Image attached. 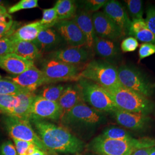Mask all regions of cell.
I'll return each instance as SVG.
<instances>
[{
  "instance_id": "cell-2",
  "label": "cell",
  "mask_w": 155,
  "mask_h": 155,
  "mask_svg": "<svg viewBox=\"0 0 155 155\" xmlns=\"http://www.w3.org/2000/svg\"><path fill=\"white\" fill-rule=\"evenodd\" d=\"M155 146V139H135L116 140L101 136L93 139L90 144V150L97 155H131L134 151Z\"/></svg>"
},
{
  "instance_id": "cell-7",
  "label": "cell",
  "mask_w": 155,
  "mask_h": 155,
  "mask_svg": "<svg viewBox=\"0 0 155 155\" xmlns=\"http://www.w3.org/2000/svg\"><path fill=\"white\" fill-rule=\"evenodd\" d=\"M40 70L45 77V84L78 81L81 72V69L77 66L48 58L42 61Z\"/></svg>"
},
{
  "instance_id": "cell-50",
  "label": "cell",
  "mask_w": 155,
  "mask_h": 155,
  "mask_svg": "<svg viewBox=\"0 0 155 155\" xmlns=\"http://www.w3.org/2000/svg\"><path fill=\"white\" fill-rule=\"evenodd\" d=\"M1 4H2V1H1V0H0V5H1Z\"/></svg>"
},
{
  "instance_id": "cell-31",
  "label": "cell",
  "mask_w": 155,
  "mask_h": 155,
  "mask_svg": "<svg viewBox=\"0 0 155 155\" xmlns=\"http://www.w3.org/2000/svg\"><path fill=\"white\" fill-rule=\"evenodd\" d=\"M106 0H84L76 1L77 7L81 10L88 12L98 11L100 8L105 5Z\"/></svg>"
},
{
  "instance_id": "cell-42",
  "label": "cell",
  "mask_w": 155,
  "mask_h": 155,
  "mask_svg": "<svg viewBox=\"0 0 155 155\" xmlns=\"http://www.w3.org/2000/svg\"><path fill=\"white\" fill-rule=\"evenodd\" d=\"M0 155H18L15 145L10 141H7L0 146Z\"/></svg>"
},
{
  "instance_id": "cell-13",
  "label": "cell",
  "mask_w": 155,
  "mask_h": 155,
  "mask_svg": "<svg viewBox=\"0 0 155 155\" xmlns=\"http://www.w3.org/2000/svg\"><path fill=\"white\" fill-rule=\"evenodd\" d=\"M54 27L65 43L71 47H86L84 36L72 20L59 21Z\"/></svg>"
},
{
  "instance_id": "cell-45",
  "label": "cell",
  "mask_w": 155,
  "mask_h": 155,
  "mask_svg": "<svg viewBox=\"0 0 155 155\" xmlns=\"http://www.w3.org/2000/svg\"><path fill=\"white\" fill-rule=\"evenodd\" d=\"M29 155H48V153L47 152L40 150V148H38L35 151H34L32 153Z\"/></svg>"
},
{
  "instance_id": "cell-29",
  "label": "cell",
  "mask_w": 155,
  "mask_h": 155,
  "mask_svg": "<svg viewBox=\"0 0 155 155\" xmlns=\"http://www.w3.org/2000/svg\"><path fill=\"white\" fill-rule=\"evenodd\" d=\"M132 20L142 19L143 16V2L141 0H127L124 1Z\"/></svg>"
},
{
  "instance_id": "cell-26",
  "label": "cell",
  "mask_w": 155,
  "mask_h": 155,
  "mask_svg": "<svg viewBox=\"0 0 155 155\" xmlns=\"http://www.w3.org/2000/svg\"><path fill=\"white\" fill-rule=\"evenodd\" d=\"M18 105L19 100L17 95H0V113L5 116H12Z\"/></svg>"
},
{
  "instance_id": "cell-16",
  "label": "cell",
  "mask_w": 155,
  "mask_h": 155,
  "mask_svg": "<svg viewBox=\"0 0 155 155\" xmlns=\"http://www.w3.org/2000/svg\"><path fill=\"white\" fill-rule=\"evenodd\" d=\"M41 54L61 50L62 45L66 43L55 28H47L41 31L37 38L32 41Z\"/></svg>"
},
{
  "instance_id": "cell-4",
  "label": "cell",
  "mask_w": 155,
  "mask_h": 155,
  "mask_svg": "<svg viewBox=\"0 0 155 155\" xmlns=\"http://www.w3.org/2000/svg\"><path fill=\"white\" fill-rule=\"evenodd\" d=\"M105 89L110 94L118 109L146 115L155 110L154 103L148 98L121 85Z\"/></svg>"
},
{
  "instance_id": "cell-8",
  "label": "cell",
  "mask_w": 155,
  "mask_h": 155,
  "mask_svg": "<svg viewBox=\"0 0 155 155\" xmlns=\"http://www.w3.org/2000/svg\"><path fill=\"white\" fill-rule=\"evenodd\" d=\"M118 78L120 84L127 89L149 98L153 94V87L150 81L138 69L122 65L118 69Z\"/></svg>"
},
{
  "instance_id": "cell-20",
  "label": "cell",
  "mask_w": 155,
  "mask_h": 155,
  "mask_svg": "<svg viewBox=\"0 0 155 155\" xmlns=\"http://www.w3.org/2000/svg\"><path fill=\"white\" fill-rule=\"evenodd\" d=\"M34 66V61H28L14 54L0 57V68L11 74L18 75Z\"/></svg>"
},
{
  "instance_id": "cell-49",
  "label": "cell",
  "mask_w": 155,
  "mask_h": 155,
  "mask_svg": "<svg viewBox=\"0 0 155 155\" xmlns=\"http://www.w3.org/2000/svg\"><path fill=\"white\" fill-rule=\"evenodd\" d=\"M152 87L154 88V87H155V84H152Z\"/></svg>"
},
{
  "instance_id": "cell-32",
  "label": "cell",
  "mask_w": 155,
  "mask_h": 155,
  "mask_svg": "<svg viewBox=\"0 0 155 155\" xmlns=\"http://www.w3.org/2000/svg\"><path fill=\"white\" fill-rule=\"evenodd\" d=\"M40 21L47 28L54 27L59 21L55 7L44 9L43 11V16Z\"/></svg>"
},
{
  "instance_id": "cell-34",
  "label": "cell",
  "mask_w": 155,
  "mask_h": 155,
  "mask_svg": "<svg viewBox=\"0 0 155 155\" xmlns=\"http://www.w3.org/2000/svg\"><path fill=\"white\" fill-rule=\"evenodd\" d=\"M132 37L143 43H151L155 45V36L148 28L137 33H134L132 35Z\"/></svg>"
},
{
  "instance_id": "cell-23",
  "label": "cell",
  "mask_w": 155,
  "mask_h": 155,
  "mask_svg": "<svg viewBox=\"0 0 155 155\" xmlns=\"http://www.w3.org/2000/svg\"><path fill=\"white\" fill-rule=\"evenodd\" d=\"M12 42V54L32 61L38 59L41 56L38 48L32 42L23 41Z\"/></svg>"
},
{
  "instance_id": "cell-33",
  "label": "cell",
  "mask_w": 155,
  "mask_h": 155,
  "mask_svg": "<svg viewBox=\"0 0 155 155\" xmlns=\"http://www.w3.org/2000/svg\"><path fill=\"white\" fill-rule=\"evenodd\" d=\"M38 7V0H21L14 5L11 6L8 9V13L10 15L21 10L33 9Z\"/></svg>"
},
{
  "instance_id": "cell-22",
  "label": "cell",
  "mask_w": 155,
  "mask_h": 155,
  "mask_svg": "<svg viewBox=\"0 0 155 155\" xmlns=\"http://www.w3.org/2000/svg\"><path fill=\"white\" fill-rule=\"evenodd\" d=\"M93 50L95 53L106 60H111L118 56L120 53L117 45L112 40L102 39L96 36Z\"/></svg>"
},
{
  "instance_id": "cell-28",
  "label": "cell",
  "mask_w": 155,
  "mask_h": 155,
  "mask_svg": "<svg viewBox=\"0 0 155 155\" xmlns=\"http://www.w3.org/2000/svg\"><path fill=\"white\" fill-rule=\"evenodd\" d=\"M100 136L105 139L116 140H131L134 139L130 133L124 129L115 127L106 128Z\"/></svg>"
},
{
  "instance_id": "cell-30",
  "label": "cell",
  "mask_w": 155,
  "mask_h": 155,
  "mask_svg": "<svg viewBox=\"0 0 155 155\" xmlns=\"http://www.w3.org/2000/svg\"><path fill=\"white\" fill-rule=\"evenodd\" d=\"M24 91L18 85L9 79L6 78L0 79V95H16Z\"/></svg>"
},
{
  "instance_id": "cell-38",
  "label": "cell",
  "mask_w": 155,
  "mask_h": 155,
  "mask_svg": "<svg viewBox=\"0 0 155 155\" xmlns=\"http://www.w3.org/2000/svg\"><path fill=\"white\" fill-rule=\"evenodd\" d=\"M148 28L155 36V7L150 6L147 11V17L145 20Z\"/></svg>"
},
{
  "instance_id": "cell-40",
  "label": "cell",
  "mask_w": 155,
  "mask_h": 155,
  "mask_svg": "<svg viewBox=\"0 0 155 155\" xmlns=\"http://www.w3.org/2000/svg\"><path fill=\"white\" fill-rule=\"evenodd\" d=\"M17 22L13 21V20L9 22L0 23V35H13L17 29Z\"/></svg>"
},
{
  "instance_id": "cell-39",
  "label": "cell",
  "mask_w": 155,
  "mask_h": 155,
  "mask_svg": "<svg viewBox=\"0 0 155 155\" xmlns=\"http://www.w3.org/2000/svg\"><path fill=\"white\" fill-rule=\"evenodd\" d=\"M18 155H25L30 145L33 143L17 139H13Z\"/></svg>"
},
{
  "instance_id": "cell-24",
  "label": "cell",
  "mask_w": 155,
  "mask_h": 155,
  "mask_svg": "<svg viewBox=\"0 0 155 155\" xmlns=\"http://www.w3.org/2000/svg\"><path fill=\"white\" fill-rule=\"evenodd\" d=\"M16 95L19 100V105L15 109L11 117L29 121L30 109L35 97V93L24 91Z\"/></svg>"
},
{
  "instance_id": "cell-12",
  "label": "cell",
  "mask_w": 155,
  "mask_h": 155,
  "mask_svg": "<svg viewBox=\"0 0 155 155\" xmlns=\"http://www.w3.org/2000/svg\"><path fill=\"white\" fill-rule=\"evenodd\" d=\"M91 51L86 47H70L51 52L48 59H55L67 64L77 66L85 64L91 58Z\"/></svg>"
},
{
  "instance_id": "cell-36",
  "label": "cell",
  "mask_w": 155,
  "mask_h": 155,
  "mask_svg": "<svg viewBox=\"0 0 155 155\" xmlns=\"http://www.w3.org/2000/svg\"><path fill=\"white\" fill-rule=\"evenodd\" d=\"M155 54V45L151 43H143L139 47V61Z\"/></svg>"
},
{
  "instance_id": "cell-10",
  "label": "cell",
  "mask_w": 155,
  "mask_h": 155,
  "mask_svg": "<svg viewBox=\"0 0 155 155\" xmlns=\"http://www.w3.org/2000/svg\"><path fill=\"white\" fill-rule=\"evenodd\" d=\"M92 20L95 33L99 38L114 41L125 35L122 29L103 12L94 13Z\"/></svg>"
},
{
  "instance_id": "cell-48",
  "label": "cell",
  "mask_w": 155,
  "mask_h": 155,
  "mask_svg": "<svg viewBox=\"0 0 155 155\" xmlns=\"http://www.w3.org/2000/svg\"><path fill=\"white\" fill-rule=\"evenodd\" d=\"M150 155H155V146L152 147V149L150 152Z\"/></svg>"
},
{
  "instance_id": "cell-46",
  "label": "cell",
  "mask_w": 155,
  "mask_h": 155,
  "mask_svg": "<svg viewBox=\"0 0 155 155\" xmlns=\"http://www.w3.org/2000/svg\"><path fill=\"white\" fill-rule=\"evenodd\" d=\"M7 10L4 6L0 5V13H6Z\"/></svg>"
},
{
  "instance_id": "cell-14",
  "label": "cell",
  "mask_w": 155,
  "mask_h": 155,
  "mask_svg": "<svg viewBox=\"0 0 155 155\" xmlns=\"http://www.w3.org/2000/svg\"><path fill=\"white\" fill-rule=\"evenodd\" d=\"M5 78L16 84L24 91L31 93H35L40 86L45 84L43 72L35 65L20 75Z\"/></svg>"
},
{
  "instance_id": "cell-47",
  "label": "cell",
  "mask_w": 155,
  "mask_h": 155,
  "mask_svg": "<svg viewBox=\"0 0 155 155\" xmlns=\"http://www.w3.org/2000/svg\"><path fill=\"white\" fill-rule=\"evenodd\" d=\"M11 34H6V35H0V39L5 38H9L11 36Z\"/></svg>"
},
{
  "instance_id": "cell-41",
  "label": "cell",
  "mask_w": 155,
  "mask_h": 155,
  "mask_svg": "<svg viewBox=\"0 0 155 155\" xmlns=\"http://www.w3.org/2000/svg\"><path fill=\"white\" fill-rule=\"evenodd\" d=\"M12 54V42L9 38L0 39V57Z\"/></svg>"
},
{
  "instance_id": "cell-25",
  "label": "cell",
  "mask_w": 155,
  "mask_h": 155,
  "mask_svg": "<svg viewBox=\"0 0 155 155\" xmlns=\"http://www.w3.org/2000/svg\"><path fill=\"white\" fill-rule=\"evenodd\" d=\"M54 6L59 21L73 18L76 15L78 8L76 1L72 0H59L56 1Z\"/></svg>"
},
{
  "instance_id": "cell-1",
  "label": "cell",
  "mask_w": 155,
  "mask_h": 155,
  "mask_svg": "<svg viewBox=\"0 0 155 155\" xmlns=\"http://www.w3.org/2000/svg\"><path fill=\"white\" fill-rule=\"evenodd\" d=\"M29 121L47 150L66 153H78L83 150V142L66 127L38 118H31Z\"/></svg>"
},
{
  "instance_id": "cell-27",
  "label": "cell",
  "mask_w": 155,
  "mask_h": 155,
  "mask_svg": "<svg viewBox=\"0 0 155 155\" xmlns=\"http://www.w3.org/2000/svg\"><path fill=\"white\" fill-rule=\"evenodd\" d=\"M64 88L65 85L61 84L45 86L40 90L38 95L45 100L58 102Z\"/></svg>"
},
{
  "instance_id": "cell-35",
  "label": "cell",
  "mask_w": 155,
  "mask_h": 155,
  "mask_svg": "<svg viewBox=\"0 0 155 155\" xmlns=\"http://www.w3.org/2000/svg\"><path fill=\"white\" fill-rule=\"evenodd\" d=\"M139 45L138 40L130 36L122 40L121 49L123 52H130L137 50Z\"/></svg>"
},
{
  "instance_id": "cell-43",
  "label": "cell",
  "mask_w": 155,
  "mask_h": 155,
  "mask_svg": "<svg viewBox=\"0 0 155 155\" xmlns=\"http://www.w3.org/2000/svg\"><path fill=\"white\" fill-rule=\"evenodd\" d=\"M152 149V147L140 149L134 151L131 155H150V152Z\"/></svg>"
},
{
  "instance_id": "cell-17",
  "label": "cell",
  "mask_w": 155,
  "mask_h": 155,
  "mask_svg": "<svg viewBox=\"0 0 155 155\" xmlns=\"http://www.w3.org/2000/svg\"><path fill=\"white\" fill-rule=\"evenodd\" d=\"M104 13L122 29L123 32L128 33L131 21L122 4L116 0L107 1L103 7Z\"/></svg>"
},
{
  "instance_id": "cell-21",
  "label": "cell",
  "mask_w": 155,
  "mask_h": 155,
  "mask_svg": "<svg viewBox=\"0 0 155 155\" xmlns=\"http://www.w3.org/2000/svg\"><path fill=\"white\" fill-rule=\"evenodd\" d=\"M47 28L40 21L29 23L18 28L9 38L12 41L32 42L37 38L41 31Z\"/></svg>"
},
{
  "instance_id": "cell-11",
  "label": "cell",
  "mask_w": 155,
  "mask_h": 155,
  "mask_svg": "<svg viewBox=\"0 0 155 155\" xmlns=\"http://www.w3.org/2000/svg\"><path fill=\"white\" fill-rule=\"evenodd\" d=\"M61 109L58 102L45 100L39 95H35L30 109L31 118L41 120H60Z\"/></svg>"
},
{
  "instance_id": "cell-51",
  "label": "cell",
  "mask_w": 155,
  "mask_h": 155,
  "mask_svg": "<svg viewBox=\"0 0 155 155\" xmlns=\"http://www.w3.org/2000/svg\"><path fill=\"white\" fill-rule=\"evenodd\" d=\"M0 79H1V75H0Z\"/></svg>"
},
{
  "instance_id": "cell-3",
  "label": "cell",
  "mask_w": 155,
  "mask_h": 155,
  "mask_svg": "<svg viewBox=\"0 0 155 155\" xmlns=\"http://www.w3.org/2000/svg\"><path fill=\"white\" fill-rule=\"evenodd\" d=\"M62 127L75 131L92 129L106 121L103 112L97 110L85 102L78 104L60 118Z\"/></svg>"
},
{
  "instance_id": "cell-18",
  "label": "cell",
  "mask_w": 155,
  "mask_h": 155,
  "mask_svg": "<svg viewBox=\"0 0 155 155\" xmlns=\"http://www.w3.org/2000/svg\"><path fill=\"white\" fill-rule=\"evenodd\" d=\"M82 102H84V101L82 89L79 83H71L65 85V88L58 101L61 109V117L75 106Z\"/></svg>"
},
{
  "instance_id": "cell-44",
  "label": "cell",
  "mask_w": 155,
  "mask_h": 155,
  "mask_svg": "<svg viewBox=\"0 0 155 155\" xmlns=\"http://www.w3.org/2000/svg\"><path fill=\"white\" fill-rule=\"evenodd\" d=\"M12 20V17L8 13H0V23L9 22Z\"/></svg>"
},
{
  "instance_id": "cell-6",
  "label": "cell",
  "mask_w": 155,
  "mask_h": 155,
  "mask_svg": "<svg viewBox=\"0 0 155 155\" xmlns=\"http://www.w3.org/2000/svg\"><path fill=\"white\" fill-rule=\"evenodd\" d=\"M78 83L82 89L84 102L91 107L103 113H113L118 109L110 94L104 87L83 78L79 79Z\"/></svg>"
},
{
  "instance_id": "cell-5",
  "label": "cell",
  "mask_w": 155,
  "mask_h": 155,
  "mask_svg": "<svg viewBox=\"0 0 155 155\" xmlns=\"http://www.w3.org/2000/svg\"><path fill=\"white\" fill-rule=\"evenodd\" d=\"M79 78L90 80L104 89L121 86L117 68L109 61L104 60L89 61L81 71Z\"/></svg>"
},
{
  "instance_id": "cell-15",
  "label": "cell",
  "mask_w": 155,
  "mask_h": 155,
  "mask_svg": "<svg viewBox=\"0 0 155 155\" xmlns=\"http://www.w3.org/2000/svg\"><path fill=\"white\" fill-rule=\"evenodd\" d=\"M117 122L124 127L133 130H141L147 127L150 122L148 115L117 109L113 113Z\"/></svg>"
},
{
  "instance_id": "cell-37",
  "label": "cell",
  "mask_w": 155,
  "mask_h": 155,
  "mask_svg": "<svg viewBox=\"0 0 155 155\" xmlns=\"http://www.w3.org/2000/svg\"><path fill=\"white\" fill-rule=\"evenodd\" d=\"M147 28L148 27H147V23L143 18L134 20H132V21L130 24V26L128 32V35L130 36H132L134 33H137Z\"/></svg>"
},
{
  "instance_id": "cell-9",
  "label": "cell",
  "mask_w": 155,
  "mask_h": 155,
  "mask_svg": "<svg viewBox=\"0 0 155 155\" xmlns=\"http://www.w3.org/2000/svg\"><path fill=\"white\" fill-rule=\"evenodd\" d=\"M2 121L6 132L12 139L31 142L38 147L40 150L47 152L48 150L34 130L29 121L5 116Z\"/></svg>"
},
{
  "instance_id": "cell-19",
  "label": "cell",
  "mask_w": 155,
  "mask_h": 155,
  "mask_svg": "<svg viewBox=\"0 0 155 155\" xmlns=\"http://www.w3.org/2000/svg\"><path fill=\"white\" fill-rule=\"evenodd\" d=\"M72 20L77 24L86 39V47L90 51L93 50L94 40L96 35L94 31L92 16L88 12L83 10L77 11Z\"/></svg>"
}]
</instances>
